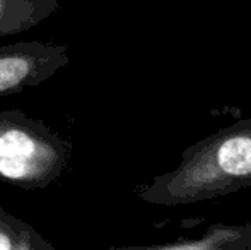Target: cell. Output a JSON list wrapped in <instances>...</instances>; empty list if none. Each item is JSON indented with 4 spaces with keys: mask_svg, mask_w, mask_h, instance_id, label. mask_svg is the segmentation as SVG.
<instances>
[{
    "mask_svg": "<svg viewBox=\"0 0 251 250\" xmlns=\"http://www.w3.org/2000/svg\"><path fill=\"white\" fill-rule=\"evenodd\" d=\"M72 142L23 110L0 111V178L24 190L47 189L67 171Z\"/></svg>",
    "mask_w": 251,
    "mask_h": 250,
    "instance_id": "1",
    "label": "cell"
},
{
    "mask_svg": "<svg viewBox=\"0 0 251 250\" xmlns=\"http://www.w3.org/2000/svg\"><path fill=\"white\" fill-rule=\"evenodd\" d=\"M69 45L23 41L0 45V100L36 87L69 65Z\"/></svg>",
    "mask_w": 251,
    "mask_h": 250,
    "instance_id": "2",
    "label": "cell"
},
{
    "mask_svg": "<svg viewBox=\"0 0 251 250\" xmlns=\"http://www.w3.org/2000/svg\"><path fill=\"white\" fill-rule=\"evenodd\" d=\"M60 9V0H0V38L33 29Z\"/></svg>",
    "mask_w": 251,
    "mask_h": 250,
    "instance_id": "3",
    "label": "cell"
},
{
    "mask_svg": "<svg viewBox=\"0 0 251 250\" xmlns=\"http://www.w3.org/2000/svg\"><path fill=\"white\" fill-rule=\"evenodd\" d=\"M0 250H55L33 224L7 213L0 206Z\"/></svg>",
    "mask_w": 251,
    "mask_h": 250,
    "instance_id": "4",
    "label": "cell"
},
{
    "mask_svg": "<svg viewBox=\"0 0 251 250\" xmlns=\"http://www.w3.org/2000/svg\"><path fill=\"white\" fill-rule=\"evenodd\" d=\"M219 165L226 173H251V140L245 137L226 140L219 149Z\"/></svg>",
    "mask_w": 251,
    "mask_h": 250,
    "instance_id": "5",
    "label": "cell"
}]
</instances>
